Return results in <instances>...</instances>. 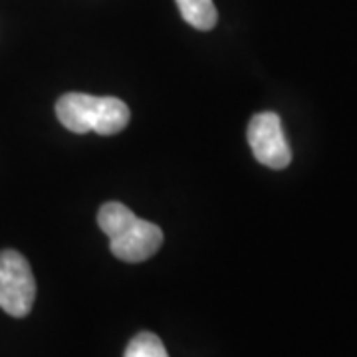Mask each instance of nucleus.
<instances>
[{"instance_id": "f257e3e1", "label": "nucleus", "mask_w": 357, "mask_h": 357, "mask_svg": "<svg viewBox=\"0 0 357 357\" xmlns=\"http://www.w3.org/2000/svg\"><path fill=\"white\" fill-rule=\"evenodd\" d=\"M60 123L72 133L96 131L100 135H115L128 128L131 112L119 98H98L70 91L56 103Z\"/></svg>"}, {"instance_id": "7ed1b4c3", "label": "nucleus", "mask_w": 357, "mask_h": 357, "mask_svg": "<svg viewBox=\"0 0 357 357\" xmlns=\"http://www.w3.org/2000/svg\"><path fill=\"white\" fill-rule=\"evenodd\" d=\"M248 143L258 163L270 169H286L292 161V151L282 129L280 115L274 112H262L250 119Z\"/></svg>"}, {"instance_id": "f03ea898", "label": "nucleus", "mask_w": 357, "mask_h": 357, "mask_svg": "<svg viewBox=\"0 0 357 357\" xmlns=\"http://www.w3.org/2000/svg\"><path fill=\"white\" fill-rule=\"evenodd\" d=\"M36 300V280L24 256L16 250L0 252V307L14 318L30 314Z\"/></svg>"}, {"instance_id": "423d86ee", "label": "nucleus", "mask_w": 357, "mask_h": 357, "mask_svg": "<svg viewBox=\"0 0 357 357\" xmlns=\"http://www.w3.org/2000/svg\"><path fill=\"white\" fill-rule=\"evenodd\" d=\"M133 218H135V215H133L131 208H128L126 204L112 201V203H105L100 208V213H98V225L112 238L117 232H121V230L126 229Z\"/></svg>"}, {"instance_id": "39448f33", "label": "nucleus", "mask_w": 357, "mask_h": 357, "mask_svg": "<svg viewBox=\"0 0 357 357\" xmlns=\"http://www.w3.org/2000/svg\"><path fill=\"white\" fill-rule=\"evenodd\" d=\"M185 22L197 30H213L217 26V8L213 0H175Z\"/></svg>"}, {"instance_id": "0eeeda50", "label": "nucleus", "mask_w": 357, "mask_h": 357, "mask_svg": "<svg viewBox=\"0 0 357 357\" xmlns=\"http://www.w3.org/2000/svg\"><path fill=\"white\" fill-rule=\"evenodd\" d=\"M123 357H169V354L155 333L141 332L129 342Z\"/></svg>"}, {"instance_id": "20e7f679", "label": "nucleus", "mask_w": 357, "mask_h": 357, "mask_svg": "<svg viewBox=\"0 0 357 357\" xmlns=\"http://www.w3.org/2000/svg\"><path fill=\"white\" fill-rule=\"evenodd\" d=\"M109 248L115 258L137 264L143 262L161 248L163 244V230L157 225L135 217L121 232L109 238Z\"/></svg>"}]
</instances>
